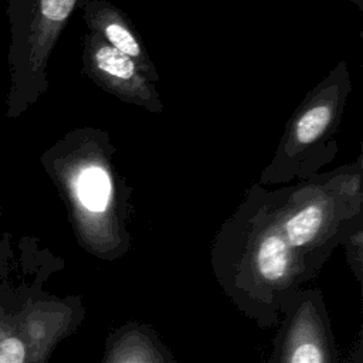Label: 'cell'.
I'll return each instance as SVG.
<instances>
[{
    "mask_svg": "<svg viewBox=\"0 0 363 363\" xmlns=\"http://www.w3.org/2000/svg\"><path fill=\"white\" fill-rule=\"evenodd\" d=\"M214 275L235 306L265 328L315 275L288 244L278 217L258 223L242 241L214 248Z\"/></svg>",
    "mask_w": 363,
    "mask_h": 363,
    "instance_id": "1",
    "label": "cell"
},
{
    "mask_svg": "<svg viewBox=\"0 0 363 363\" xmlns=\"http://www.w3.org/2000/svg\"><path fill=\"white\" fill-rule=\"evenodd\" d=\"M10 28L6 116L18 118L47 89V65L78 0H0Z\"/></svg>",
    "mask_w": 363,
    "mask_h": 363,
    "instance_id": "2",
    "label": "cell"
},
{
    "mask_svg": "<svg viewBox=\"0 0 363 363\" xmlns=\"http://www.w3.org/2000/svg\"><path fill=\"white\" fill-rule=\"evenodd\" d=\"M43 163L65 191L84 247L104 259L118 258L126 251L105 167L95 159L67 155L60 146L48 150Z\"/></svg>",
    "mask_w": 363,
    "mask_h": 363,
    "instance_id": "3",
    "label": "cell"
},
{
    "mask_svg": "<svg viewBox=\"0 0 363 363\" xmlns=\"http://www.w3.org/2000/svg\"><path fill=\"white\" fill-rule=\"evenodd\" d=\"M79 311L55 299L27 301L17 312L0 308V363H45L81 320Z\"/></svg>",
    "mask_w": 363,
    "mask_h": 363,
    "instance_id": "4",
    "label": "cell"
},
{
    "mask_svg": "<svg viewBox=\"0 0 363 363\" xmlns=\"http://www.w3.org/2000/svg\"><path fill=\"white\" fill-rule=\"evenodd\" d=\"M275 363H340L322 294L303 288L281 311Z\"/></svg>",
    "mask_w": 363,
    "mask_h": 363,
    "instance_id": "5",
    "label": "cell"
},
{
    "mask_svg": "<svg viewBox=\"0 0 363 363\" xmlns=\"http://www.w3.org/2000/svg\"><path fill=\"white\" fill-rule=\"evenodd\" d=\"M288 244L318 275L339 238V218L333 203L318 194L277 216Z\"/></svg>",
    "mask_w": 363,
    "mask_h": 363,
    "instance_id": "6",
    "label": "cell"
},
{
    "mask_svg": "<svg viewBox=\"0 0 363 363\" xmlns=\"http://www.w3.org/2000/svg\"><path fill=\"white\" fill-rule=\"evenodd\" d=\"M84 64L88 75L108 92L153 112L162 111L155 88L136 62L94 33L85 38Z\"/></svg>",
    "mask_w": 363,
    "mask_h": 363,
    "instance_id": "7",
    "label": "cell"
},
{
    "mask_svg": "<svg viewBox=\"0 0 363 363\" xmlns=\"http://www.w3.org/2000/svg\"><path fill=\"white\" fill-rule=\"evenodd\" d=\"M84 10L94 34L132 58L147 79H157L150 58L128 24L126 17L119 10L105 1L96 0H84Z\"/></svg>",
    "mask_w": 363,
    "mask_h": 363,
    "instance_id": "8",
    "label": "cell"
},
{
    "mask_svg": "<svg viewBox=\"0 0 363 363\" xmlns=\"http://www.w3.org/2000/svg\"><path fill=\"white\" fill-rule=\"evenodd\" d=\"M102 363H177L156 332L130 323L113 332L105 347Z\"/></svg>",
    "mask_w": 363,
    "mask_h": 363,
    "instance_id": "9",
    "label": "cell"
},
{
    "mask_svg": "<svg viewBox=\"0 0 363 363\" xmlns=\"http://www.w3.org/2000/svg\"><path fill=\"white\" fill-rule=\"evenodd\" d=\"M335 112V104L329 99H319L305 109L296 119L288 149L299 150L318 140L328 129Z\"/></svg>",
    "mask_w": 363,
    "mask_h": 363,
    "instance_id": "10",
    "label": "cell"
}]
</instances>
